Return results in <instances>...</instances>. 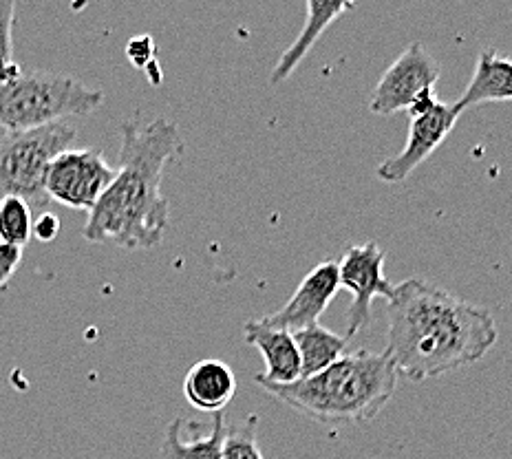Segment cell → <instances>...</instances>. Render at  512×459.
Masks as SVG:
<instances>
[{
  "instance_id": "obj_20",
  "label": "cell",
  "mask_w": 512,
  "mask_h": 459,
  "mask_svg": "<svg viewBox=\"0 0 512 459\" xmlns=\"http://www.w3.org/2000/svg\"><path fill=\"white\" fill-rule=\"evenodd\" d=\"M20 263H23V250L0 243V287H7V283L14 279Z\"/></svg>"
},
{
  "instance_id": "obj_16",
  "label": "cell",
  "mask_w": 512,
  "mask_h": 459,
  "mask_svg": "<svg viewBox=\"0 0 512 459\" xmlns=\"http://www.w3.org/2000/svg\"><path fill=\"white\" fill-rule=\"evenodd\" d=\"M298 354H301V378H312L316 373L332 367L347 354L349 340L320 323L305 327L294 334Z\"/></svg>"
},
{
  "instance_id": "obj_21",
  "label": "cell",
  "mask_w": 512,
  "mask_h": 459,
  "mask_svg": "<svg viewBox=\"0 0 512 459\" xmlns=\"http://www.w3.org/2000/svg\"><path fill=\"white\" fill-rule=\"evenodd\" d=\"M34 234L42 243H51L53 239H58L60 219L56 215H51V212H42V215L34 221Z\"/></svg>"
},
{
  "instance_id": "obj_10",
  "label": "cell",
  "mask_w": 512,
  "mask_h": 459,
  "mask_svg": "<svg viewBox=\"0 0 512 459\" xmlns=\"http://www.w3.org/2000/svg\"><path fill=\"white\" fill-rule=\"evenodd\" d=\"M338 290V263H318L316 268L298 283L296 292L290 296V301H287L279 312L261 318V323L274 329H285V332L290 334L301 332V329L318 323V318L325 314V309L334 301Z\"/></svg>"
},
{
  "instance_id": "obj_18",
  "label": "cell",
  "mask_w": 512,
  "mask_h": 459,
  "mask_svg": "<svg viewBox=\"0 0 512 459\" xmlns=\"http://www.w3.org/2000/svg\"><path fill=\"white\" fill-rule=\"evenodd\" d=\"M256 424H259V418L250 415L248 420L226 426L221 459H265L259 446V437H256Z\"/></svg>"
},
{
  "instance_id": "obj_8",
  "label": "cell",
  "mask_w": 512,
  "mask_h": 459,
  "mask_svg": "<svg viewBox=\"0 0 512 459\" xmlns=\"http://www.w3.org/2000/svg\"><path fill=\"white\" fill-rule=\"evenodd\" d=\"M384 252L376 241L349 245L343 259L338 261V283L351 294V305L347 309V334L356 336L371 320L373 298H387L391 301L396 285L384 276Z\"/></svg>"
},
{
  "instance_id": "obj_1",
  "label": "cell",
  "mask_w": 512,
  "mask_h": 459,
  "mask_svg": "<svg viewBox=\"0 0 512 459\" xmlns=\"http://www.w3.org/2000/svg\"><path fill=\"white\" fill-rule=\"evenodd\" d=\"M497 338V323L486 307L462 301L429 281H402L387 301L384 356L398 376L411 382L475 365Z\"/></svg>"
},
{
  "instance_id": "obj_19",
  "label": "cell",
  "mask_w": 512,
  "mask_h": 459,
  "mask_svg": "<svg viewBox=\"0 0 512 459\" xmlns=\"http://www.w3.org/2000/svg\"><path fill=\"white\" fill-rule=\"evenodd\" d=\"M14 27L16 3L0 0V87L23 76V69L14 58Z\"/></svg>"
},
{
  "instance_id": "obj_15",
  "label": "cell",
  "mask_w": 512,
  "mask_h": 459,
  "mask_svg": "<svg viewBox=\"0 0 512 459\" xmlns=\"http://www.w3.org/2000/svg\"><path fill=\"white\" fill-rule=\"evenodd\" d=\"M226 426V415L217 413L206 435L197 433L192 437H184L186 420H173L168 424L162 442V459H221Z\"/></svg>"
},
{
  "instance_id": "obj_3",
  "label": "cell",
  "mask_w": 512,
  "mask_h": 459,
  "mask_svg": "<svg viewBox=\"0 0 512 459\" xmlns=\"http://www.w3.org/2000/svg\"><path fill=\"white\" fill-rule=\"evenodd\" d=\"M303 418L325 424H365L376 420L391 402L398 373L389 358L373 351H351L332 367L292 384H261Z\"/></svg>"
},
{
  "instance_id": "obj_17",
  "label": "cell",
  "mask_w": 512,
  "mask_h": 459,
  "mask_svg": "<svg viewBox=\"0 0 512 459\" xmlns=\"http://www.w3.org/2000/svg\"><path fill=\"white\" fill-rule=\"evenodd\" d=\"M34 237V212L18 197L0 199V243L23 250Z\"/></svg>"
},
{
  "instance_id": "obj_12",
  "label": "cell",
  "mask_w": 512,
  "mask_h": 459,
  "mask_svg": "<svg viewBox=\"0 0 512 459\" xmlns=\"http://www.w3.org/2000/svg\"><path fill=\"white\" fill-rule=\"evenodd\" d=\"M237 393V376L226 362L208 358L192 365L184 378V396L204 413H223Z\"/></svg>"
},
{
  "instance_id": "obj_14",
  "label": "cell",
  "mask_w": 512,
  "mask_h": 459,
  "mask_svg": "<svg viewBox=\"0 0 512 459\" xmlns=\"http://www.w3.org/2000/svg\"><path fill=\"white\" fill-rule=\"evenodd\" d=\"M512 100V60L495 51H484L475 64V73L464 95L455 104L460 111L486 102Z\"/></svg>"
},
{
  "instance_id": "obj_9",
  "label": "cell",
  "mask_w": 512,
  "mask_h": 459,
  "mask_svg": "<svg viewBox=\"0 0 512 459\" xmlns=\"http://www.w3.org/2000/svg\"><path fill=\"white\" fill-rule=\"evenodd\" d=\"M440 64L422 42H411L398 60L384 71L376 91L371 95L369 109L378 115L409 111L422 93L433 91L440 80Z\"/></svg>"
},
{
  "instance_id": "obj_5",
  "label": "cell",
  "mask_w": 512,
  "mask_h": 459,
  "mask_svg": "<svg viewBox=\"0 0 512 459\" xmlns=\"http://www.w3.org/2000/svg\"><path fill=\"white\" fill-rule=\"evenodd\" d=\"M78 128L56 122L27 133H7L0 140V199L18 197L31 208H47L45 179L49 166L76 142Z\"/></svg>"
},
{
  "instance_id": "obj_6",
  "label": "cell",
  "mask_w": 512,
  "mask_h": 459,
  "mask_svg": "<svg viewBox=\"0 0 512 459\" xmlns=\"http://www.w3.org/2000/svg\"><path fill=\"white\" fill-rule=\"evenodd\" d=\"M407 113L411 117L407 144L398 155L384 159L378 166V177L387 184H400L415 168L424 164L442 146L448 133L455 128L457 117L462 115L460 106L442 102L435 89L422 93Z\"/></svg>"
},
{
  "instance_id": "obj_4",
  "label": "cell",
  "mask_w": 512,
  "mask_h": 459,
  "mask_svg": "<svg viewBox=\"0 0 512 459\" xmlns=\"http://www.w3.org/2000/svg\"><path fill=\"white\" fill-rule=\"evenodd\" d=\"M102 102L104 91L78 78L49 71L23 73L0 87V128L7 133L36 131L69 117L91 115Z\"/></svg>"
},
{
  "instance_id": "obj_7",
  "label": "cell",
  "mask_w": 512,
  "mask_h": 459,
  "mask_svg": "<svg viewBox=\"0 0 512 459\" xmlns=\"http://www.w3.org/2000/svg\"><path fill=\"white\" fill-rule=\"evenodd\" d=\"M117 170L95 148H69L49 166L45 190L49 201L71 210L91 212Z\"/></svg>"
},
{
  "instance_id": "obj_13",
  "label": "cell",
  "mask_w": 512,
  "mask_h": 459,
  "mask_svg": "<svg viewBox=\"0 0 512 459\" xmlns=\"http://www.w3.org/2000/svg\"><path fill=\"white\" fill-rule=\"evenodd\" d=\"M351 9H354L351 3H318V0H307L305 25L298 38L292 42V47L276 62L270 84H281L290 78L301 60L309 53V49L316 45V40L323 36V31L329 25H334L345 12H351Z\"/></svg>"
},
{
  "instance_id": "obj_2",
  "label": "cell",
  "mask_w": 512,
  "mask_h": 459,
  "mask_svg": "<svg viewBox=\"0 0 512 459\" xmlns=\"http://www.w3.org/2000/svg\"><path fill=\"white\" fill-rule=\"evenodd\" d=\"M120 135V170L89 212L82 237L124 250H151L170 226V204L162 195L164 168L184 155L186 144L166 117L148 124L133 117L122 122Z\"/></svg>"
},
{
  "instance_id": "obj_11",
  "label": "cell",
  "mask_w": 512,
  "mask_h": 459,
  "mask_svg": "<svg viewBox=\"0 0 512 459\" xmlns=\"http://www.w3.org/2000/svg\"><path fill=\"white\" fill-rule=\"evenodd\" d=\"M243 334L254 349H259L265 362V371L254 378L256 382L292 384L301 380V354H298L294 334L263 325L261 320H252L245 325Z\"/></svg>"
}]
</instances>
